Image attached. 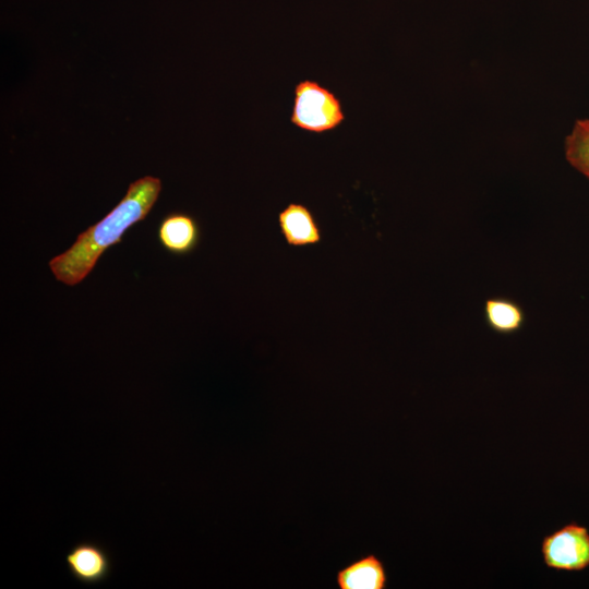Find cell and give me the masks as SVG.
<instances>
[{
	"label": "cell",
	"mask_w": 589,
	"mask_h": 589,
	"mask_svg": "<svg viewBox=\"0 0 589 589\" xmlns=\"http://www.w3.org/2000/svg\"><path fill=\"white\" fill-rule=\"evenodd\" d=\"M161 191L159 178L145 176L129 184L125 195L99 221L81 232L63 253L49 261L55 278L67 286L83 281L110 247L146 218Z\"/></svg>",
	"instance_id": "6da1fadb"
},
{
	"label": "cell",
	"mask_w": 589,
	"mask_h": 589,
	"mask_svg": "<svg viewBox=\"0 0 589 589\" xmlns=\"http://www.w3.org/2000/svg\"><path fill=\"white\" fill-rule=\"evenodd\" d=\"M346 115L340 99L330 89L313 80L294 86L290 122L306 132L322 134L337 129Z\"/></svg>",
	"instance_id": "7a4b0ae2"
},
{
	"label": "cell",
	"mask_w": 589,
	"mask_h": 589,
	"mask_svg": "<svg viewBox=\"0 0 589 589\" xmlns=\"http://www.w3.org/2000/svg\"><path fill=\"white\" fill-rule=\"evenodd\" d=\"M541 554L546 567L581 572L589 566V530L569 522L542 539Z\"/></svg>",
	"instance_id": "3957f363"
},
{
	"label": "cell",
	"mask_w": 589,
	"mask_h": 589,
	"mask_svg": "<svg viewBox=\"0 0 589 589\" xmlns=\"http://www.w3.org/2000/svg\"><path fill=\"white\" fill-rule=\"evenodd\" d=\"M65 565L71 576L84 585H97L107 580L111 572V560L98 543L82 541L65 554Z\"/></svg>",
	"instance_id": "277c9868"
},
{
	"label": "cell",
	"mask_w": 589,
	"mask_h": 589,
	"mask_svg": "<svg viewBox=\"0 0 589 589\" xmlns=\"http://www.w3.org/2000/svg\"><path fill=\"white\" fill-rule=\"evenodd\" d=\"M277 224L286 243L293 248L316 245L322 229L313 212L304 204L288 203L278 214Z\"/></svg>",
	"instance_id": "5b68a950"
},
{
	"label": "cell",
	"mask_w": 589,
	"mask_h": 589,
	"mask_svg": "<svg viewBox=\"0 0 589 589\" xmlns=\"http://www.w3.org/2000/svg\"><path fill=\"white\" fill-rule=\"evenodd\" d=\"M157 238L167 252L173 255H187L199 245L201 227L192 215L183 212H171L160 220Z\"/></svg>",
	"instance_id": "8992f818"
},
{
	"label": "cell",
	"mask_w": 589,
	"mask_h": 589,
	"mask_svg": "<svg viewBox=\"0 0 589 589\" xmlns=\"http://www.w3.org/2000/svg\"><path fill=\"white\" fill-rule=\"evenodd\" d=\"M387 572L374 554H368L340 568L336 574L339 589H385Z\"/></svg>",
	"instance_id": "52a82bcc"
},
{
	"label": "cell",
	"mask_w": 589,
	"mask_h": 589,
	"mask_svg": "<svg viewBox=\"0 0 589 589\" xmlns=\"http://www.w3.org/2000/svg\"><path fill=\"white\" fill-rule=\"evenodd\" d=\"M483 315L489 328L501 335L518 333L526 323V314L521 305L503 297L485 300Z\"/></svg>",
	"instance_id": "ba28073f"
},
{
	"label": "cell",
	"mask_w": 589,
	"mask_h": 589,
	"mask_svg": "<svg viewBox=\"0 0 589 589\" xmlns=\"http://www.w3.org/2000/svg\"><path fill=\"white\" fill-rule=\"evenodd\" d=\"M565 157L589 179V119L576 120L572 132L565 137Z\"/></svg>",
	"instance_id": "9c48e42d"
}]
</instances>
